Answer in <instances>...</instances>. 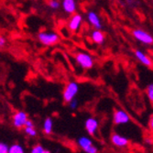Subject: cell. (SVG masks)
<instances>
[{"label":"cell","instance_id":"cell-1","mask_svg":"<svg viewBox=\"0 0 153 153\" xmlns=\"http://www.w3.org/2000/svg\"><path fill=\"white\" fill-rule=\"evenodd\" d=\"M79 85L74 82V81H71L69 82L63 92H62V98H63V101L65 103H69L70 101H72L74 98H75L78 92H79Z\"/></svg>","mask_w":153,"mask_h":153},{"label":"cell","instance_id":"cell-2","mask_svg":"<svg viewBox=\"0 0 153 153\" xmlns=\"http://www.w3.org/2000/svg\"><path fill=\"white\" fill-rule=\"evenodd\" d=\"M27 119H29V117H27V114L26 112L22 110L16 111L11 117L12 126L17 129H23L26 126Z\"/></svg>","mask_w":153,"mask_h":153},{"label":"cell","instance_id":"cell-3","mask_svg":"<svg viewBox=\"0 0 153 153\" xmlns=\"http://www.w3.org/2000/svg\"><path fill=\"white\" fill-rule=\"evenodd\" d=\"M77 146L85 153H98V149L86 136H82L77 140Z\"/></svg>","mask_w":153,"mask_h":153},{"label":"cell","instance_id":"cell-4","mask_svg":"<svg viewBox=\"0 0 153 153\" xmlns=\"http://www.w3.org/2000/svg\"><path fill=\"white\" fill-rule=\"evenodd\" d=\"M38 39L39 42L45 46H53L60 39L59 35L54 32H40L38 35Z\"/></svg>","mask_w":153,"mask_h":153},{"label":"cell","instance_id":"cell-5","mask_svg":"<svg viewBox=\"0 0 153 153\" xmlns=\"http://www.w3.org/2000/svg\"><path fill=\"white\" fill-rule=\"evenodd\" d=\"M75 61L82 69H91L94 66V60L90 54L85 52H78L75 55Z\"/></svg>","mask_w":153,"mask_h":153},{"label":"cell","instance_id":"cell-6","mask_svg":"<svg viewBox=\"0 0 153 153\" xmlns=\"http://www.w3.org/2000/svg\"><path fill=\"white\" fill-rule=\"evenodd\" d=\"M130 117L125 110L117 109L113 113V123L117 126H121V125H126L129 123Z\"/></svg>","mask_w":153,"mask_h":153},{"label":"cell","instance_id":"cell-7","mask_svg":"<svg viewBox=\"0 0 153 153\" xmlns=\"http://www.w3.org/2000/svg\"><path fill=\"white\" fill-rule=\"evenodd\" d=\"M132 35L133 37L138 40V41H140V42L146 44V45H151L153 44V38L152 36L148 33L147 31L145 30H142L140 29H137V30H134L132 31Z\"/></svg>","mask_w":153,"mask_h":153},{"label":"cell","instance_id":"cell-8","mask_svg":"<svg viewBox=\"0 0 153 153\" xmlns=\"http://www.w3.org/2000/svg\"><path fill=\"white\" fill-rule=\"evenodd\" d=\"M85 128L90 136H95L99 128V121L95 117H88L85 122Z\"/></svg>","mask_w":153,"mask_h":153},{"label":"cell","instance_id":"cell-9","mask_svg":"<svg viewBox=\"0 0 153 153\" xmlns=\"http://www.w3.org/2000/svg\"><path fill=\"white\" fill-rule=\"evenodd\" d=\"M110 140L112 142V144L117 147V148H119V149H123V148H126L128 147V145L129 144V140L128 138L124 137L118 133H113L111 135V137H110Z\"/></svg>","mask_w":153,"mask_h":153},{"label":"cell","instance_id":"cell-10","mask_svg":"<svg viewBox=\"0 0 153 153\" xmlns=\"http://www.w3.org/2000/svg\"><path fill=\"white\" fill-rule=\"evenodd\" d=\"M82 21V17L81 14H74V16L70 19L68 23V27L71 31L74 32L78 30Z\"/></svg>","mask_w":153,"mask_h":153},{"label":"cell","instance_id":"cell-11","mask_svg":"<svg viewBox=\"0 0 153 153\" xmlns=\"http://www.w3.org/2000/svg\"><path fill=\"white\" fill-rule=\"evenodd\" d=\"M135 56L136 58L140 61L142 64H144L147 67H153V62L151 61V59L148 56L147 54H145L143 51L137 50L135 51Z\"/></svg>","mask_w":153,"mask_h":153},{"label":"cell","instance_id":"cell-12","mask_svg":"<svg viewBox=\"0 0 153 153\" xmlns=\"http://www.w3.org/2000/svg\"><path fill=\"white\" fill-rule=\"evenodd\" d=\"M87 18L90 22V24L94 27L95 30H101L102 29V23L99 19V17L97 16V14L94 11H90L87 14Z\"/></svg>","mask_w":153,"mask_h":153},{"label":"cell","instance_id":"cell-13","mask_svg":"<svg viewBox=\"0 0 153 153\" xmlns=\"http://www.w3.org/2000/svg\"><path fill=\"white\" fill-rule=\"evenodd\" d=\"M62 8L68 14H74L77 8L75 0H63Z\"/></svg>","mask_w":153,"mask_h":153},{"label":"cell","instance_id":"cell-14","mask_svg":"<svg viewBox=\"0 0 153 153\" xmlns=\"http://www.w3.org/2000/svg\"><path fill=\"white\" fill-rule=\"evenodd\" d=\"M91 38H92V40L94 41V43L96 44H103L104 41H105V35L104 33L100 30H95L92 32L91 34Z\"/></svg>","mask_w":153,"mask_h":153},{"label":"cell","instance_id":"cell-15","mask_svg":"<svg viewBox=\"0 0 153 153\" xmlns=\"http://www.w3.org/2000/svg\"><path fill=\"white\" fill-rule=\"evenodd\" d=\"M53 130V121L51 117H46L43 121L42 131L45 135H51Z\"/></svg>","mask_w":153,"mask_h":153},{"label":"cell","instance_id":"cell-16","mask_svg":"<svg viewBox=\"0 0 153 153\" xmlns=\"http://www.w3.org/2000/svg\"><path fill=\"white\" fill-rule=\"evenodd\" d=\"M8 153H27L20 143H13L9 146Z\"/></svg>","mask_w":153,"mask_h":153},{"label":"cell","instance_id":"cell-17","mask_svg":"<svg viewBox=\"0 0 153 153\" xmlns=\"http://www.w3.org/2000/svg\"><path fill=\"white\" fill-rule=\"evenodd\" d=\"M23 129H24V133L30 137H35L38 135V131L35 128V127H25Z\"/></svg>","mask_w":153,"mask_h":153},{"label":"cell","instance_id":"cell-18","mask_svg":"<svg viewBox=\"0 0 153 153\" xmlns=\"http://www.w3.org/2000/svg\"><path fill=\"white\" fill-rule=\"evenodd\" d=\"M46 149H44V147L40 144H35L31 149H30V153H46Z\"/></svg>","mask_w":153,"mask_h":153},{"label":"cell","instance_id":"cell-19","mask_svg":"<svg viewBox=\"0 0 153 153\" xmlns=\"http://www.w3.org/2000/svg\"><path fill=\"white\" fill-rule=\"evenodd\" d=\"M146 94L149 100L153 104V83H150L149 85H148L147 90H146Z\"/></svg>","mask_w":153,"mask_h":153},{"label":"cell","instance_id":"cell-20","mask_svg":"<svg viewBox=\"0 0 153 153\" xmlns=\"http://www.w3.org/2000/svg\"><path fill=\"white\" fill-rule=\"evenodd\" d=\"M68 104H69V106H70V108L72 110H76L78 108V105H79V102H78L76 97H75V98H74L72 101L69 102Z\"/></svg>","mask_w":153,"mask_h":153},{"label":"cell","instance_id":"cell-21","mask_svg":"<svg viewBox=\"0 0 153 153\" xmlns=\"http://www.w3.org/2000/svg\"><path fill=\"white\" fill-rule=\"evenodd\" d=\"M8 149H9V146L7 143L5 142L0 143V153H8Z\"/></svg>","mask_w":153,"mask_h":153},{"label":"cell","instance_id":"cell-22","mask_svg":"<svg viewBox=\"0 0 153 153\" xmlns=\"http://www.w3.org/2000/svg\"><path fill=\"white\" fill-rule=\"evenodd\" d=\"M49 6L52 9H58L60 7V3L57 1V0H51V1L49 2Z\"/></svg>","mask_w":153,"mask_h":153},{"label":"cell","instance_id":"cell-23","mask_svg":"<svg viewBox=\"0 0 153 153\" xmlns=\"http://www.w3.org/2000/svg\"><path fill=\"white\" fill-rule=\"evenodd\" d=\"M149 129L153 132V115L150 117V118H149Z\"/></svg>","mask_w":153,"mask_h":153},{"label":"cell","instance_id":"cell-24","mask_svg":"<svg viewBox=\"0 0 153 153\" xmlns=\"http://www.w3.org/2000/svg\"><path fill=\"white\" fill-rule=\"evenodd\" d=\"M25 127H35V125H34V122L31 120V119H27V123H26V126Z\"/></svg>","mask_w":153,"mask_h":153},{"label":"cell","instance_id":"cell-25","mask_svg":"<svg viewBox=\"0 0 153 153\" xmlns=\"http://www.w3.org/2000/svg\"><path fill=\"white\" fill-rule=\"evenodd\" d=\"M5 44H6V39L3 36H1L0 37V47L3 48L5 46Z\"/></svg>","mask_w":153,"mask_h":153},{"label":"cell","instance_id":"cell-26","mask_svg":"<svg viewBox=\"0 0 153 153\" xmlns=\"http://www.w3.org/2000/svg\"><path fill=\"white\" fill-rule=\"evenodd\" d=\"M145 142H147L148 144H152L153 143V137H145Z\"/></svg>","mask_w":153,"mask_h":153},{"label":"cell","instance_id":"cell-27","mask_svg":"<svg viewBox=\"0 0 153 153\" xmlns=\"http://www.w3.org/2000/svg\"><path fill=\"white\" fill-rule=\"evenodd\" d=\"M46 153H51V152H50L49 150H47V151H46Z\"/></svg>","mask_w":153,"mask_h":153}]
</instances>
